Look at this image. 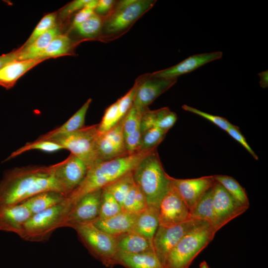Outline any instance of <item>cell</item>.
I'll list each match as a JSON object with an SVG mask.
<instances>
[{
  "instance_id": "obj_30",
  "label": "cell",
  "mask_w": 268,
  "mask_h": 268,
  "mask_svg": "<svg viewBox=\"0 0 268 268\" xmlns=\"http://www.w3.org/2000/svg\"><path fill=\"white\" fill-rule=\"evenodd\" d=\"M72 47L70 39L66 35L59 34L54 38L36 59H48L69 54Z\"/></svg>"
},
{
  "instance_id": "obj_35",
  "label": "cell",
  "mask_w": 268,
  "mask_h": 268,
  "mask_svg": "<svg viewBox=\"0 0 268 268\" xmlns=\"http://www.w3.org/2000/svg\"><path fill=\"white\" fill-rule=\"evenodd\" d=\"M104 19L94 13L87 20L74 28L82 36L94 38L98 36L102 31Z\"/></svg>"
},
{
  "instance_id": "obj_31",
  "label": "cell",
  "mask_w": 268,
  "mask_h": 268,
  "mask_svg": "<svg viewBox=\"0 0 268 268\" xmlns=\"http://www.w3.org/2000/svg\"><path fill=\"white\" fill-rule=\"evenodd\" d=\"M134 184L132 171L111 182L103 189L110 193L122 206L127 194Z\"/></svg>"
},
{
  "instance_id": "obj_5",
  "label": "cell",
  "mask_w": 268,
  "mask_h": 268,
  "mask_svg": "<svg viewBox=\"0 0 268 268\" xmlns=\"http://www.w3.org/2000/svg\"><path fill=\"white\" fill-rule=\"evenodd\" d=\"M72 205L67 199L63 202L32 214L24 225L20 237L25 241L42 242L62 225Z\"/></svg>"
},
{
  "instance_id": "obj_34",
  "label": "cell",
  "mask_w": 268,
  "mask_h": 268,
  "mask_svg": "<svg viewBox=\"0 0 268 268\" xmlns=\"http://www.w3.org/2000/svg\"><path fill=\"white\" fill-rule=\"evenodd\" d=\"M167 132L154 127L141 133L138 151L157 148L165 138Z\"/></svg>"
},
{
  "instance_id": "obj_12",
  "label": "cell",
  "mask_w": 268,
  "mask_h": 268,
  "mask_svg": "<svg viewBox=\"0 0 268 268\" xmlns=\"http://www.w3.org/2000/svg\"><path fill=\"white\" fill-rule=\"evenodd\" d=\"M103 189L89 192L72 206L63 225L72 228L76 224L92 222L98 218Z\"/></svg>"
},
{
  "instance_id": "obj_43",
  "label": "cell",
  "mask_w": 268,
  "mask_h": 268,
  "mask_svg": "<svg viewBox=\"0 0 268 268\" xmlns=\"http://www.w3.org/2000/svg\"><path fill=\"white\" fill-rule=\"evenodd\" d=\"M116 3L113 0H99L94 12L100 16L105 18L110 15Z\"/></svg>"
},
{
  "instance_id": "obj_7",
  "label": "cell",
  "mask_w": 268,
  "mask_h": 268,
  "mask_svg": "<svg viewBox=\"0 0 268 268\" xmlns=\"http://www.w3.org/2000/svg\"><path fill=\"white\" fill-rule=\"evenodd\" d=\"M99 132L98 124L85 126L76 131L55 136L50 139L63 147L64 149L80 158L89 168L98 158L96 141Z\"/></svg>"
},
{
  "instance_id": "obj_2",
  "label": "cell",
  "mask_w": 268,
  "mask_h": 268,
  "mask_svg": "<svg viewBox=\"0 0 268 268\" xmlns=\"http://www.w3.org/2000/svg\"><path fill=\"white\" fill-rule=\"evenodd\" d=\"M154 149L137 151L108 161L96 162L88 168L83 180L67 197L68 201L73 205L86 194L103 189L133 171L141 159Z\"/></svg>"
},
{
  "instance_id": "obj_15",
  "label": "cell",
  "mask_w": 268,
  "mask_h": 268,
  "mask_svg": "<svg viewBox=\"0 0 268 268\" xmlns=\"http://www.w3.org/2000/svg\"><path fill=\"white\" fill-rule=\"evenodd\" d=\"M212 197L217 231L248 209L239 204L217 182L213 187Z\"/></svg>"
},
{
  "instance_id": "obj_23",
  "label": "cell",
  "mask_w": 268,
  "mask_h": 268,
  "mask_svg": "<svg viewBox=\"0 0 268 268\" xmlns=\"http://www.w3.org/2000/svg\"><path fill=\"white\" fill-rule=\"evenodd\" d=\"M116 238L118 252L132 254L154 251L152 241L134 231Z\"/></svg>"
},
{
  "instance_id": "obj_21",
  "label": "cell",
  "mask_w": 268,
  "mask_h": 268,
  "mask_svg": "<svg viewBox=\"0 0 268 268\" xmlns=\"http://www.w3.org/2000/svg\"><path fill=\"white\" fill-rule=\"evenodd\" d=\"M45 59H32L14 61L0 68V86L9 89L12 88L17 80L26 72Z\"/></svg>"
},
{
  "instance_id": "obj_33",
  "label": "cell",
  "mask_w": 268,
  "mask_h": 268,
  "mask_svg": "<svg viewBox=\"0 0 268 268\" xmlns=\"http://www.w3.org/2000/svg\"><path fill=\"white\" fill-rule=\"evenodd\" d=\"M144 196L135 183L127 194L122 203V210L138 214L147 206Z\"/></svg>"
},
{
  "instance_id": "obj_11",
  "label": "cell",
  "mask_w": 268,
  "mask_h": 268,
  "mask_svg": "<svg viewBox=\"0 0 268 268\" xmlns=\"http://www.w3.org/2000/svg\"><path fill=\"white\" fill-rule=\"evenodd\" d=\"M136 81L137 86L133 105L142 111L173 86L177 82V79L157 77L152 73H148L138 77Z\"/></svg>"
},
{
  "instance_id": "obj_25",
  "label": "cell",
  "mask_w": 268,
  "mask_h": 268,
  "mask_svg": "<svg viewBox=\"0 0 268 268\" xmlns=\"http://www.w3.org/2000/svg\"><path fill=\"white\" fill-rule=\"evenodd\" d=\"M159 224L158 208L147 206L138 214L132 231L152 241Z\"/></svg>"
},
{
  "instance_id": "obj_10",
  "label": "cell",
  "mask_w": 268,
  "mask_h": 268,
  "mask_svg": "<svg viewBox=\"0 0 268 268\" xmlns=\"http://www.w3.org/2000/svg\"><path fill=\"white\" fill-rule=\"evenodd\" d=\"M51 166L55 179L67 198L83 180L88 169L80 158L71 153L64 160Z\"/></svg>"
},
{
  "instance_id": "obj_20",
  "label": "cell",
  "mask_w": 268,
  "mask_h": 268,
  "mask_svg": "<svg viewBox=\"0 0 268 268\" xmlns=\"http://www.w3.org/2000/svg\"><path fill=\"white\" fill-rule=\"evenodd\" d=\"M177 120L176 114L171 111L168 107L154 110L147 108L142 112L140 121L141 133L154 127L168 132Z\"/></svg>"
},
{
  "instance_id": "obj_28",
  "label": "cell",
  "mask_w": 268,
  "mask_h": 268,
  "mask_svg": "<svg viewBox=\"0 0 268 268\" xmlns=\"http://www.w3.org/2000/svg\"><path fill=\"white\" fill-rule=\"evenodd\" d=\"M60 34L59 28L56 26L40 36L29 46L20 47L18 49L17 61L36 59L52 40Z\"/></svg>"
},
{
  "instance_id": "obj_39",
  "label": "cell",
  "mask_w": 268,
  "mask_h": 268,
  "mask_svg": "<svg viewBox=\"0 0 268 268\" xmlns=\"http://www.w3.org/2000/svg\"><path fill=\"white\" fill-rule=\"evenodd\" d=\"M56 13H49L44 16L38 23L22 47L29 46L40 36L56 26Z\"/></svg>"
},
{
  "instance_id": "obj_6",
  "label": "cell",
  "mask_w": 268,
  "mask_h": 268,
  "mask_svg": "<svg viewBox=\"0 0 268 268\" xmlns=\"http://www.w3.org/2000/svg\"><path fill=\"white\" fill-rule=\"evenodd\" d=\"M73 228L90 253L107 267L116 264L117 238L96 227L92 222L76 224Z\"/></svg>"
},
{
  "instance_id": "obj_46",
  "label": "cell",
  "mask_w": 268,
  "mask_h": 268,
  "mask_svg": "<svg viewBox=\"0 0 268 268\" xmlns=\"http://www.w3.org/2000/svg\"><path fill=\"white\" fill-rule=\"evenodd\" d=\"M260 77V85L263 88L268 86V71L266 70L258 73Z\"/></svg>"
},
{
  "instance_id": "obj_4",
  "label": "cell",
  "mask_w": 268,
  "mask_h": 268,
  "mask_svg": "<svg viewBox=\"0 0 268 268\" xmlns=\"http://www.w3.org/2000/svg\"><path fill=\"white\" fill-rule=\"evenodd\" d=\"M216 230L203 221L186 235L172 249L163 268H189L193 260L213 240Z\"/></svg>"
},
{
  "instance_id": "obj_1",
  "label": "cell",
  "mask_w": 268,
  "mask_h": 268,
  "mask_svg": "<svg viewBox=\"0 0 268 268\" xmlns=\"http://www.w3.org/2000/svg\"><path fill=\"white\" fill-rule=\"evenodd\" d=\"M49 191L63 194L51 165L15 167L6 171L0 181V206L19 203Z\"/></svg>"
},
{
  "instance_id": "obj_24",
  "label": "cell",
  "mask_w": 268,
  "mask_h": 268,
  "mask_svg": "<svg viewBox=\"0 0 268 268\" xmlns=\"http://www.w3.org/2000/svg\"><path fill=\"white\" fill-rule=\"evenodd\" d=\"M92 99L89 98L67 122L61 126L40 136L37 139L48 140L55 136L79 130L85 127V119Z\"/></svg>"
},
{
  "instance_id": "obj_14",
  "label": "cell",
  "mask_w": 268,
  "mask_h": 268,
  "mask_svg": "<svg viewBox=\"0 0 268 268\" xmlns=\"http://www.w3.org/2000/svg\"><path fill=\"white\" fill-rule=\"evenodd\" d=\"M172 186L188 207L190 212L201 197L213 187V176L181 179L169 176Z\"/></svg>"
},
{
  "instance_id": "obj_22",
  "label": "cell",
  "mask_w": 268,
  "mask_h": 268,
  "mask_svg": "<svg viewBox=\"0 0 268 268\" xmlns=\"http://www.w3.org/2000/svg\"><path fill=\"white\" fill-rule=\"evenodd\" d=\"M116 260L117 264L126 268H163L153 251L132 254L118 252Z\"/></svg>"
},
{
  "instance_id": "obj_41",
  "label": "cell",
  "mask_w": 268,
  "mask_h": 268,
  "mask_svg": "<svg viewBox=\"0 0 268 268\" xmlns=\"http://www.w3.org/2000/svg\"><path fill=\"white\" fill-rule=\"evenodd\" d=\"M98 2V0H88L85 6L75 14L72 22L74 27L87 20L95 13Z\"/></svg>"
},
{
  "instance_id": "obj_13",
  "label": "cell",
  "mask_w": 268,
  "mask_h": 268,
  "mask_svg": "<svg viewBox=\"0 0 268 268\" xmlns=\"http://www.w3.org/2000/svg\"><path fill=\"white\" fill-rule=\"evenodd\" d=\"M159 225L171 226L190 219V210L172 186L159 206Z\"/></svg>"
},
{
  "instance_id": "obj_45",
  "label": "cell",
  "mask_w": 268,
  "mask_h": 268,
  "mask_svg": "<svg viewBox=\"0 0 268 268\" xmlns=\"http://www.w3.org/2000/svg\"><path fill=\"white\" fill-rule=\"evenodd\" d=\"M18 54L19 49H17L9 53L0 55V68L9 63L17 60Z\"/></svg>"
},
{
  "instance_id": "obj_18",
  "label": "cell",
  "mask_w": 268,
  "mask_h": 268,
  "mask_svg": "<svg viewBox=\"0 0 268 268\" xmlns=\"http://www.w3.org/2000/svg\"><path fill=\"white\" fill-rule=\"evenodd\" d=\"M142 112L132 105L122 119L125 146L128 154L138 151L141 134L140 121Z\"/></svg>"
},
{
  "instance_id": "obj_29",
  "label": "cell",
  "mask_w": 268,
  "mask_h": 268,
  "mask_svg": "<svg viewBox=\"0 0 268 268\" xmlns=\"http://www.w3.org/2000/svg\"><path fill=\"white\" fill-rule=\"evenodd\" d=\"M213 177L239 204L247 209L249 208L250 203L246 191L234 178L223 175H215Z\"/></svg>"
},
{
  "instance_id": "obj_26",
  "label": "cell",
  "mask_w": 268,
  "mask_h": 268,
  "mask_svg": "<svg viewBox=\"0 0 268 268\" xmlns=\"http://www.w3.org/2000/svg\"><path fill=\"white\" fill-rule=\"evenodd\" d=\"M67 199V197L60 192L49 191L39 193L22 202L32 215L60 204Z\"/></svg>"
},
{
  "instance_id": "obj_19",
  "label": "cell",
  "mask_w": 268,
  "mask_h": 268,
  "mask_svg": "<svg viewBox=\"0 0 268 268\" xmlns=\"http://www.w3.org/2000/svg\"><path fill=\"white\" fill-rule=\"evenodd\" d=\"M138 215L122 210L108 218H97L92 223L102 231L117 237L132 231Z\"/></svg>"
},
{
  "instance_id": "obj_42",
  "label": "cell",
  "mask_w": 268,
  "mask_h": 268,
  "mask_svg": "<svg viewBox=\"0 0 268 268\" xmlns=\"http://www.w3.org/2000/svg\"><path fill=\"white\" fill-rule=\"evenodd\" d=\"M226 132L234 139L241 144L247 151L253 156L256 160H258V156L256 155L249 144L248 143L245 137L241 134L239 128L235 125L229 128Z\"/></svg>"
},
{
  "instance_id": "obj_8",
  "label": "cell",
  "mask_w": 268,
  "mask_h": 268,
  "mask_svg": "<svg viewBox=\"0 0 268 268\" xmlns=\"http://www.w3.org/2000/svg\"><path fill=\"white\" fill-rule=\"evenodd\" d=\"M153 0H123L116 2L109 16L104 19L105 35L114 36L126 30L154 4Z\"/></svg>"
},
{
  "instance_id": "obj_17",
  "label": "cell",
  "mask_w": 268,
  "mask_h": 268,
  "mask_svg": "<svg viewBox=\"0 0 268 268\" xmlns=\"http://www.w3.org/2000/svg\"><path fill=\"white\" fill-rule=\"evenodd\" d=\"M31 215L23 202L0 206V231L14 233L20 237Z\"/></svg>"
},
{
  "instance_id": "obj_16",
  "label": "cell",
  "mask_w": 268,
  "mask_h": 268,
  "mask_svg": "<svg viewBox=\"0 0 268 268\" xmlns=\"http://www.w3.org/2000/svg\"><path fill=\"white\" fill-rule=\"evenodd\" d=\"M222 56L221 51L194 55L177 65L155 71L152 74L157 77L177 79L179 76L190 73L206 64L221 59Z\"/></svg>"
},
{
  "instance_id": "obj_27",
  "label": "cell",
  "mask_w": 268,
  "mask_h": 268,
  "mask_svg": "<svg viewBox=\"0 0 268 268\" xmlns=\"http://www.w3.org/2000/svg\"><path fill=\"white\" fill-rule=\"evenodd\" d=\"M212 192L213 187L205 193L190 211V218L206 221L217 231Z\"/></svg>"
},
{
  "instance_id": "obj_37",
  "label": "cell",
  "mask_w": 268,
  "mask_h": 268,
  "mask_svg": "<svg viewBox=\"0 0 268 268\" xmlns=\"http://www.w3.org/2000/svg\"><path fill=\"white\" fill-rule=\"evenodd\" d=\"M122 211V206L116 200L110 193L103 189L98 218H108L118 214Z\"/></svg>"
},
{
  "instance_id": "obj_36",
  "label": "cell",
  "mask_w": 268,
  "mask_h": 268,
  "mask_svg": "<svg viewBox=\"0 0 268 268\" xmlns=\"http://www.w3.org/2000/svg\"><path fill=\"white\" fill-rule=\"evenodd\" d=\"M64 149L62 146L49 140H38L26 143L24 145L13 152L5 160H8L32 150H40L45 152H52Z\"/></svg>"
},
{
  "instance_id": "obj_40",
  "label": "cell",
  "mask_w": 268,
  "mask_h": 268,
  "mask_svg": "<svg viewBox=\"0 0 268 268\" xmlns=\"http://www.w3.org/2000/svg\"><path fill=\"white\" fill-rule=\"evenodd\" d=\"M182 107L183 110L186 111L191 112L206 119L225 132L233 126L227 120L223 117L209 114L187 105H183Z\"/></svg>"
},
{
  "instance_id": "obj_32",
  "label": "cell",
  "mask_w": 268,
  "mask_h": 268,
  "mask_svg": "<svg viewBox=\"0 0 268 268\" xmlns=\"http://www.w3.org/2000/svg\"><path fill=\"white\" fill-rule=\"evenodd\" d=\"M96 149L99 161H108L128 155V153L117 147L105 135L99 133L96 141Z\"/></svg>"
},
{
  "instance_id": "obj_3",
  "label": "cell",
  "mask_w": 268,
  "mask_h": 268,
  "mask_svg": "<svg viewBox=\"0 0 268 268\" xmlns=\"http://www.w3.org/2000/svg\"><path fill=\"white\" fill-rule=\"evenodd\" d=\"M135 184L143 194L147 206L159 208L160 203L172 187L161 163L157 148L146 155L133 170Z\"/></svg>"
},
{
  "instance_id": "obj_44",
  "label": "cell",
  "mask_w": 268,
  "mask_h": 268,
  "mask_svg": "<svg viewBox=\"0 0 268 268\" xmlns=\"http://www.w3.org/2000/svg\"><path fill=\"white\" fill-rule=\"evenodd\" d=\"M88 0H75L65 6L61 12V15L67 17L76 11H79L84 8Z\"/></svg>"
},
{
  "instance_id": "obj_38",
  "label": "cell",
  "mask_w": 268,
  "mask_h": 268,
  "mask_svg": "<svg viewBox=\"0 0 268 268\" xmlns=\"http://www.w3.org/2000/svg\"><path fill=\"white\" fill-rule=\"evenodd\" d=\"M122 119L116 101L105 110L100 123L98 124V132L101 134L107 132Z\"/></svg>"
},
{
  "instance_id": "obj_9",
  "label": "cell",
  "mask_w": 268,
  "mask_h": 268,
  "mask_svg": "<svg viewBox=\"0 0 268 268\" xmlns=\"http://www.w3.org/2000/svg\"><path fill=\"white\" fill-rule=\"evenodd\" d=\"M203 221H204L190 218L171 226H158L152 243L154 251L162 265L168 254L178 242Z\"/></svg>"
}]
</instances>
